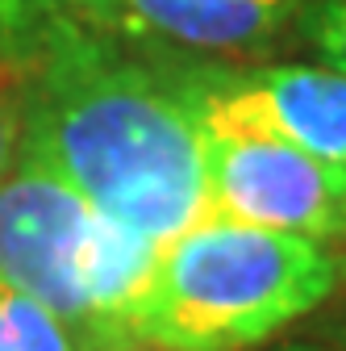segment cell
<instances>
[{
  "label": "cell",
  "instance_id": "obj_1",
  "mask_svg": "<svg viewBox=\"0 0 346 351\" xmlns=\"http://www.w3.org/2000/svg\"><path fill=\"white\" fill-rule=\"evenodd\" d=\"M5 29L25 59V147L92 209L159 247L209 217L204 125L184 80L121 55L59 9Z\"/></svg>",
  "mask_w": 346,
  "mask_h": 351
},
{
  "label": "cell",
  "instance_id": "obj_2",
  "mask_svg": "<svg viewBox=\"0 0 346 351\" xmlns=\"http://www.w3.org/2000/svg\"><path fill=\"white\" fill-rule=\"evenodd\" d=\"M342 259L317 239L209 213L159 247L134 339L167 351H246L334 293Z\"/></svg>",
  "mask_w": 346,
  "mask_h": 351
},
{
  "label": "cell",
  "instance_id": "obj_3",
  "mask_svg": "<svg viewBox=\"0 0 346 351\" xmlns=\"http://www.w3.org/2000/svg\"><path fill=\"white\" fill-rule=\"evenodd\" d=\"M155 259L159 243L92 209L21 143L0 180V280L46 305L79 351L138 343L134 322Z\"/></svg>",
  "mask_w": 346,
  "mask_h": 351
},
{
  "label": "cell",
  "instance_id": "obj_4",
  "mask_svg": "<svg viewBox=\"0 0 346 351\" xmlns=\"http://www.w3.org/2000/svg\"><path fill=\"white\" fill-rule=\"evenodd\" d=\"M209 213L300 239L346 234V167L267 134L204 130Z\"/></svg>",
  "mask_w": 346,
  "mask_h": 351
},
{
  "label": "cell",
  "instance_id": "obj_5",
  "mask_svg": "<svg viewBox=\"0 0 346 351\" xmlns=\"http://www.w3.org/2000/svg\"><path fill=\"white\" fill-rule=\"evenodd\" d=\"M204 130L267 134L346 167V71L254 67L196 71L184 80Z\"/></svg>",
  "mask_w": 346,
  "mask_h": 351
},
{
  "label": "cell",
  "instance_id": "obj_6",
  "mask_svg": "<svg viewBox=\"0 0 346 351\" xmlns=\"http://www.w3.org/2000/svg\"><path fill=\"white\" fill-rule=\"evenodd\" d=\"M121 9L142 34L184 51L230 55L267 42L292 13V0H121Z\"/></svg>",
  "mask_w": 346,
  "mask_h": 351
},
{
  "label": "cell",
  "instance_id": "obj_7",
  "mask_svg": "<svg viewBox=\"0 0 346 351\" xmlns=\"http://www.w3.org/2000/svg\"><path fill=\"white\" fill-rule=\"evenodd\" d=\"M0 351H79L71 330L29 293L0 280Z\"/></svg>",
  "mask_w": 346,
  "mask_h": 351
},
{
  "label": "cell",
  "instance_id": "obj_8",
  "mask_svg": "<svg viewBox=\"0 0 346 351\" xmlns=\"http://www.w3.org/2000/svg\"><path fill=\"white\" fill-rule=\"evenodd\" d=\"M25 143V59L17 38L0 51V180Z\"/></svg>",
  "mask_w": 346,
  "mask_h": 351
},
{
  "label": "cell",
  "instance_id": "obj_9",
  "mask_svg": "<svg viewBox=\"0 0 346 351\" xmlns=\"http://www.w3.org/2000/svg\"><path fill=\"white\" fill-rule=\"evenodd\" d=\"M309 42L321 51L325 67L346 71V0H321L305 13Z\"/></svg>",
  "mask_w": 346,
  "mask_h": 351
},
{
  "label": "cell",
  "instance_id": "obj_10",
  "mask_svg": "<svg viewBox=\"0 0 346 351\" xmlns=\"http://www.w3.org/2000/svg\"><path fill=\"white\" fill-rule=\"evenodd\" d=\"M67 5H109V0H0V25H17L34 13H55Z\"/></svg>",
  "mask_w": 346,
  "mask_h": 351
},
{
  "label": "cell",
  "instance_id": "obj_11",
  "mask_svg": "<svg viewBox=\"0 0 346 351\" xmlns=\"http://www.w3.org/2000/svg\"><path fill=\"white\" fill-rule=\"evenodd\" d=\"M109 351H167V347H155V343H125V347H109Z\"/></svg>",
  "mask_w": 346,
  "mask_h": 351
}]
</instances>
